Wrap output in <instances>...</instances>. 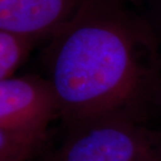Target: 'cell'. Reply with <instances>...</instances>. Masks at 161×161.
I'll return each instance as SVG.
<instances>
[{"instance_id": "52a82bcc", "label": "cell", "mask_w": 161, "mask_h": 161, "mask_svg": "<svg viewBox=\"0 0 161 161\" xmlns=\"http://www.w3.org/2000/svg\"><path fill=\"white\" fill-rule=\"evenodd\" d=\"M144 16L161 44V0H142Z\"/></svg>"}, {"instance_id": "9c48e42d", "label": "cell", "mask_w": 161, "mask_h": 161, "mask_svg": "<svg viewBox=\"0 0 161 161\" xmlns=\"http://www.w3.org/2000/svg\"><path fill=\"white\" fill-rule=\"evenodd\" d=\"M152 161H161V156H159V157H157L156 159H154V160H152Z\"/></svg>"}, {"instance_id": "7a4b0ae2", "label": "cell", "mask_w": 161, "mask_h": 161, "mask_svg": "<svg viewBox=\"0 0 161 161\" xmlns=\"http://www.w3.org/2000/svg\"><path fill=\"white\" fill-rule=\"evenodd\" d=\"M161 156V132L136 114H112L69 128L53 161H152Z\"/></svg>"}, {"instance_id": "5b68a950", "label": "cell", "mask_w": 161, "mask_h": 161, "mask_svg": "<svg viewBox=\"0 0 161 161\" xmlns=\"http://www.w3.org/2000/svg\"><path fill=\"white\" fill-rule=\"evenodd\" d=\"M38 41L0 31V80L15 75Z\"/></svg>"}, {"instance_id": "30bf717a", "label": "cell", "mask_w": 161, "mask_h": 161, "mask_svg": "<svg viewBox=\"0 0 161 161\" xmlns=\"http://www.w3.org/2000/svg\"><path fill=\"white\" fill-rule=\"evenodd\" d=\"M125 1H128V0H125Z\"/></svg>"}, {"instance_id": "6da1fadb", "label": "cell", "mask_w": 161, "mask_h": 161, "mask_svg": "<svg viewBox=\"0 0 161 161\" xmlns=\"http://www.w3.org/2000/svg\"><path fill=\"white\" fill-rule=\"evenodd\" d=\"M161 44L125 0H82L48 38L46 79L68 125L112 114L140 115L154 102Z\"/></svg>"}, {"instance_id": "8992f818", "label": "cell", "mask_w": 161, "mask_h": 161, "mask_svg": "<svg viewBox=\"0 0 161 161\" xmlns=\"http://www.w3.org/2000/svg\"><path fill=\"white\" fill-rule=\"evenodd\" d=\"M42 146L0 129V161H27Z\"/></svg>"}, {"instance_id": "3957f363", "label": "cell", "mask_w": 161, "mask_h": 161, "mask_svg": "<svg viewBox=\"0 0 161 161\" xmlns=\"http://www.w3.org/2000/svg\"><path fill=\"white\" fill-rule=\"evenodd\" d=\"M58 116L56 95L45 78L12 75L0 80L1 130L42 146Z\"/></svg>"}, {"instance_id": "ba28073f", "label": "cell", "mask_w": 161, "mask_h": 161, "mask_svg": "<svg viewBox=\"0 0 161 161\" xmlns=\"http://www.w3.org/2000/svg\"><path fill=\"white\" fill-rule=\"evenodd\" d=\"M154 103L161 104V50L156 70L155 86H154Z\"/></svg>"}, {"instance_id": "277c9868", "label": "cell", "mask_w": 161, "mask_h": 161, "mask_svg": "<svg viewBox=\"0 0 161 161\" xmlns=\"http://www.w3.org/2000/svg\"><path fill=\"white\" fill-rule=\"evenodd\" d=\"M82 0H0V31L36 41L48 39Z\"/></svg>"}]
</instances>
